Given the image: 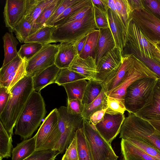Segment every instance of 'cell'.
Wrapping results in <instances>:
<instances>
[{
	"instance_id": "60",
	"label": "cell",
	"mask_w": 160,
	"mask_h": 160,
	"mask_svg": "<svg viewBox=\"0 0 160 160\" xmlns=\"http://www.w3.org/2000/svg\"><path fill=\"white\" fill-rule=\"evenodd\" d=\"M55 158H54L51 160H55Z\"/></svg>"
},
{
	"instance_id": "2",
	"label": "cell",
	"mask_w": 160,
	"mask_h": 160,
	"mask_svg": "<svg viewBox=\"0 0 160 160\" xmlns=\"http://www.w3.org/2000/svg\"><path fill=\"white\" fill-rule=\"evenodd\" d=\"M46 113L45 103L40 92L34 90L18 118L15 134L23 140L31 138Z\"/></svg>"
},
{
	"instance_id": "39",
	"label": "cell",
	"mask_w": 160,
	"mask_h": 160,
	"mask_svg": "<svg viewBox=\"0 0 160 160\" xmlns=\"http://www.w3.org/2000/svg\"><path fill=\"white\" fill-rule=\"evenodd\" d=\"M43 45L37 42L25 43L22 45L18 52V55L22 59L28 61L37 53Z\"/></svg>"
},
{
	"instance_id": "29",
	"label": "cell",
	"mask_w": 160,
	"mask_h": 160,
	"mask_svg": "<svg viewBox=\"0 0 160 160\" xmlns=\"http://www.w3.org/2000/svg\"><path fill=\"white\" fill-rule=\"evenodd\" d=\"M87 82L81 79L65 84L64 87L69 99H78L82 101Z\"/></svg>"
},
{
	"instance_id": "55",
	"label": "cell",
	"mask_w": 160,
	"mask_h": 160,
	"mask_svg": "<svg viewBox=\"0 0 160 160\" xmlns=\"http://www.w3.org/2000/svg\"><path fill=\"white\" fill-rule=\"evenodd\" d=\"M132 11L135 10L144 9L142 0H128Z\"/></svg>"
},
{
	"instance_id": "50",
	"label": "cell",
	"mask_w": 160,
	"mask_h": 160,
	"mask_svg": "<svg viewBox=\"0 0 160 160\" xmlns=\"http://www.w3.org/2000/svg\"><path fill=\"white\" fill-rule=\"evenodd\" d=\"M92 7V3L91 4L85 6L67 18L61 25L81 20L90 11Z\"/></svg>"
},
{
	"instance_id": "54",
	"label": "cell",
	"mask_w": 160,
	"mask_h": 160,
	"mask_svg": "<svg viewBox=\"0 0 160 160\" xmlns=\"http://www.w3.org/2000/svg\"><path fill=\"white\" fill-rule=\"evenodd\" d=\"M92 3L102 11L107 12L109 9L107 0H91Z\"/></svg>"
},
{
	"instance_id": "1",
	"label": "cell",
	"mask_w": 160,
	"mask_h": 160,
	"mask_svg": "<svg viewBox=\"0 0 160 160\" xmlns=\"http://www.w3.org/2000/svg\"><path fill=\"white\" fill-rule=\"evenodd\" d=\"M32 77L26 76L18 82L10 91L7 103L0 114V121L10 135L32 92Z\"/></svg>"
},
{
	"instance_id": "48",
	"label": "cell",
	"mask_w": 160,
	"mask_h": 160,
	"mask_svg": "<svg viewBox=\"0 0 160 160\" xmlns=\"http://www.w3.org/2000/svg\"><path fill=\"white\" fill-rule=\"evenodd\" d=\"M67 110L69 113L75 115H82L84 109L82 101L78 99H67Z\"/></svg>"
},
{
	"instance_id": "35",
	"label": "cell",
	"mask_w": 160,
	"mask_h": 160,
	"mask_svg": "<svg viewBox=\"0 0 160 160\" xmlns=\"http://www.w3.org/2000/svg\"><path fill=\"white\" fill-rule=\"evenodd\" d=\"M27 63L26 60L22 59V62L18 69L10 75L5 82L0 84V87L5 88L10 92L18 82L27 76L26 67Z\"/></svg>"
},
{
	"instance_id": "23",
	"label": "cell",
	"mask_w": 160,
	"mask_h": 160,
	"mask_svg": "<svg viewBox=\"0 0 160 160\" xmlns=\"http://www.w3.org/2000/svg\"><path fill=\"white\" fill-rule=\"evenodd\" d=\"M53 1L54 0H26L25 11L24 17L30 22L35 29L37 19L43 9Z\"/></svg>"
},
{
	"instance_id": "16",
	"label": "cell",
	"mask_w": 160,
	"mask_h": 160,
	"mask_svg": "<svg viewBox=\"0 0 160 160\" xmlns=\"http://www.w3.org/2000/svg\"><path fill=\"white\" fill-rule=\"evenodd\" d=\"M107 14L109 28L115 41L116 47L122 52L126 42L127 28L109 8L108 10Z\"/></svg>"
},
{
	"instance_id": "40",
	"label": "cell",
	"mask_w": 160,
	"mask_h": 160,
	"mask_svg": "<svg viewBox=\"0 0 160 160\" xmlns=\"http://www.w3.org/2000/svg\"><path fill=\"white\" fill-rule=\"evenodd\" d=\"M116 8L121 18L127 28L128 22L131 18L132 11L128 0H114Z\"/></svg>"
},
{
	"instance_id": "6",
	"label": "cell",
	"mask_w": 160,
	"mask_h": 160,
	"mask_svg": "<svg viewBox=\"0 0 160 160\" xmlns=\"http://www.w3.org/2000/svg\"><path fill=\"white\" fill-rule=\"evenodd\" d=\"M159 53L156 44L146 38L131 18L128 23L126 42L122 55L132 54L138 58L156 59Z\"/></svg>"
},
{
	"instance_id": "22",
	"label": "cell",
	"mask_w": 160,
	"mask_h": 160,
	"mask_svg": "<svg viewBox=\"0 0 160 160\" xmlns=\"http://www.w3.org/2000/svg\"><path fill=\"white\" fill-rule=\"evenodd\" d=\"M122 63L114 77L105 86L106 92H109L118 86L125 78L134 62L132 54L122 56Z\"/></svg>"
},
{
	"instance_id": "7",
	"label": "cell",
	"mask_w": 160,
	"mask_h": 160,
	"mask_svg": "<svg viewBox=\"0 0 160 160\" xmlns=\"http://www.w3.org/2000/svg\"><path fill=\"white\" fill-rule=\"evenodd\" d=\"M58 111L61 137L53 150L58 151L59 154L66 150L74 138L76 131L82 128L83 118L82 115L73 114L68 112L67 107H60Z\"/></svg>"
},
{
	"instance_id": "3",
	"label": "cell",
	"mask_w": 160,
	"mask_h": 160,
	"mask_svg": "<svg viewBox=\"0 0 160 160\" xmlns=\"http://www.w3.org/2000/svg\"><path fill=\"white\" fill-rule=\"evenodd\" d=\"M120 133L122 139L140 141L160 151V135L148 121L133 113L125 118Z\"/></svg>"
},
{
	"instance_id": "20",
	"label": "cell",
	"mask_w": 160,
	"mask_h": 160,
	"mask_svg": "<svg viewBox=\"0 0 160 160\" xmlns=\"http://www.w3.org/2000/svg\"><path fill=\"white\" fill-rule=\"evenodd\" d=\"M60 69L54 64L32 77L34 90L39 92L48 85L54 83Z\"/></svg>"
},
{
	"instance_id": "25",
	"label": "cell",
	"mask_w": 160,
	"mask_h": 160,
	"mask_svg": "<svg viewBox=\"0 0 160 160\" xmlns=\"http://www.w3.org/2000/svg\"><path fill=\"white\" fill-rule=\"evenodd\" d=\"M36 148L35 135L32 138L23 140L13 148L12 160H23L32 154L36 151Z\"/></svg>"
},
{
	"instance_id": "17",
	"label": "cell",
	"mask_w": 160,
	"mask_h": 160,
	"mask_svg": "<svg viewBox=\"0 0 160 160\" xmlns=\"http://www.w3.org/2000/svg\"><path fill=\"white\" fill-rule=\"evenodd\" d=\"M136 116L148 121L160 120V79L154 88L151 102L135 113Z\"/></svg>"
},
{
	"instance_id": "47",
	"label": "cell",
	"mask_w": 160,
	"mask_h": 160,
	"mask_svg": "<svg viewBox=\"0 0 160 160\" xmlns=\"http://www.w3.org/2000/svg\"><path fill=\"white\" fill-rule=\"evenodd\" d=\"M126 110L125 105L118 100L108 98V107L106 113L110 114L121 113L124 114Z\"/></svg>"
},
{
	"instance_id": "14",
	"label": "cell",
	"mask_w": 160,
	"mask_h": 160,
	"mask_svg": "<svg viewBox=\"0 0 160 160\" xmlns=\"http://www.w3.org/2000/svg\"><path fill=\"white\" fill-rule=\"evenodd\" d=\"M125 118L122 113L105 112L102 120L94 126L100 135L111 143L120 133Z\"/></svg>"
},
{
	"instance_id": "43",
	"label": "cell",
	"mask_w": 160,
	"mask_h": 160,
	"mask_svg": "<svg viewBox=\"0 0 160 160\" xmlns=\"http://www.w3.org/2000/svg\"><path fill=\"white\" fill-rule=\"evenodd\" d=\"M92 5L94 19L98 29L109 28L107 12L102 11L94 5Z\"/></svg>"
},
{
	"instance_id": "10",
	"label": "cell",
	"mask_w": 160,
	"mask_h": 160,
	"mask_svg": "<svg viewBox=\"0 0 160 160\" xmlns=\"http://www.w3.org/2000/svg\"><path fill=\"white\" fill-rule=\"evenodd\" d=\"M147 77L159 79L143 62L134 55L133 63L125 78L116 88L106 94L108 98L118 100L125 105L124 98L128 87L136 80Z\"/></svg>"
},
{
	"instance_id": "19",
	"label": "cell",
	"mask_w": 160,
	"mask_h": 160,
	"mask_svg": "<svg viewBox=\"0 0 160 160\" xmlns=\"http://www.w3.org/2000/svg\"><path fill=\"white\" fill-rule=\"evenodd\" d=\"M78 55L75 42H62L58 48L54 64L60 69L68 68L75 57Z\"/></svg>"
},
{
	"instance_id": "58",
	"label": "cell",
	"mask_w": 160,
	"mask_h": 160,
	"mask_svg": "<svg viewBox=\"0 0 160 160\" xmlns=\"http://www.w3.org/2000/svg\"><path fill=\"white\" fill-rule=\"evenodd\" d=\"M156 45L158 48L160 50V43H158L156 44Z\"/></svg>"
},
{
	"instance_id": "44",
	"label": "cell",
	"mask_w": 160,
	"mask_h": 160,
	"mask_svg": "<svg viewBox=\"0 0 160 160\" xmlns=\"http://www.w3.org/2000/svg\"><path fill=\"white\" fill-rule=\"evenodd\" d=\"M133 144L150 156L160 160V151L143 142L133 140H126Z\"/></svg>"
},
{
	"instance_id": "11",
	"label": "cell",
	"mask_w": 160,
	"mask_h": 160,
	"mask_svg": "<svg viewBox=\"0 0 160 160\" xmlns=\"http://www.w3.org/2000/svg\"><path fill=\"white\" fill-rule=\"evenodd\" d=\"M131 18L144 35L155 44L160 43V20L144 9L132 11Z\"/></svg>"
},
{
	"instance_id": "30",
	"label": "cell",
	"mask_w": 160,
	"mask_h": 160,
	"mask_svg": "<svg viewBox=\"0 0 160 160\" xmlns=\"http://www.w3.org/2000/svg\"><path fill=\"white\" fill-rule=\"evenodd\" d=\"M0 160L11 157L12 155V140L0 121Z\"/></svg>"
},
{
	"instance_id": "56",
	"label": "cell",
	"mask_w": 160,
	"mask_h": 160,
	"mask_svg": "<svg viewBox=\"0 0 160 160\" xmlns=\"http://www.w3.org/2000/svg\"><path fill=\"white\" fill-rule=\"evenodd\" d=\"M88 34L75 42V44L78 55L82 52L85 44Z\"/></svg>"
},
{
	"instance_id": "53",
	"label": "cell",
	"mask_w": 160,
	"mask_h": 160,
	"mask_svg": "<svg viewBox=\"0 0 160 160\" xmlns=\"http://www.w3.org/2000/svg\"><path fill=\"white\" fill-rule=\"evenodd\" d=\"M106 110V109L95 112L90 116L89 121L92 124L95 125L102 120Z\"/></svg>"
},
{
	"instance_id": "49",
	"label": "cell",
	"mask_w": 160,
	"mask_h": 160,
	"mask_svg": "<svg viewBox=\"0 0 160 160\" xmlns=\"http://www.w3.org/2000/svg\"><path fill=\"white\" fill-rule=\"evenodd\" d=\"M62 160H78L77 143L75 136L66 150Z\"/></svg>"
},
{
	"instance_id": "38",
	"label": "cell",
	"mask_w": 160,
	"mask_h": 160,
	"mask_svg": "<svg viewBox=\"0 0 160 160\" xmlns=\"http://www.w3.org/2000/svg\"><path fill=\"white\" fill-rule=\"evenodd\" d=\"M83 79L86 80L84 77L79 73L68 68H63L60 69L55 83L60 86Z\"/></svg>"
},
{
	"instance_id": "8",
	"label": "cell",
	"mask_w": 160,
	"mask_h": 160,
	"mask_svg": "<svg viewBox=\"0 0 160 160\" xmlns=\"http://www.w3.org/2000/svg\"><path fill=\"white\" fill-rule=\"evenodd\" d=\"M35 135L36 151L53 150L61 137L57 108L52 110L45 118Z\"/></svg>"
},
{
	"instance_id": "5",
	"label": "cell",
	"mask_w": 160,
	"mask_h": 160,
	"mask_svg": "<svg viewBox=\"0 0 160 160\" xmlns=\"http://www.w3.org/2000/svg\"><path fill=\"white\" fill-rule=\"evenodd\" d=\"M158 79L144 78L133 82L127 88L124 98L126 110L134 114L151 101Z\"/></svg>"
},
{
	"instance_id": "4",
	"label": "cell",
	"mask_w": 160,
	"mask_h": 160,
	"mask_svg": "<svg viewBox=\"0 0 160 160\" xmlns=\"http://www.w3.org/2000/svg\"><path fill=\"white\" fill-rule=\"evenodd\" d=\"M97 29L92 5L90 11L81 20L53 27L51 40L52 42H76Z\"/></svg>"
},
{
	"instance_id": "15",
	"label": "cell",
	"mask_w": 160,
	"mask_h": 160,
	"mask_svg": "<svg viewBox=\"0 0 160 160\" xmlns=\"http://www.w3.org/2000/svg\"><path fill=\"white\" fill-rule=\"evenodd\" d=\"M26 0H7L3 12L5 26L10 32L24 17Z\"/></svg>"
},
{
	"instance_id": "27",
	"label": "cell",
	"mask_w": 160,
	"mask_h": 160,
	"mask_svg": "<svg viewBox=\"0 0 160 160\" xmlns=\"http://www.w3.org/2000/svg\"><path fill=\"white\" fill-rule=\"evenodd\" d=\"M105 92L104 85L100 94L95 99L88 104L84 105L83 111L82 114L83 118L89 121L90 116L94 113L107 108L108 98Z\"/></svg>"
},
{
	"instance_id": "13",
	"label": "cell",
	"mask_w": 160,
	"mask_h": 160,
	"mask_svg": "<svg viewBox=\"0 0 160 160\" xmlns=\"http://www.w3.org/2000/svg\"><path fill=\"white\" fill-rule=\"evenodd\" d=\"M58 48V44L43 45L37 53L27 61V75L32 77L54 64Z\"/></svg>"
},
{
	"instance_id": "12",
	"label": "cell",
	"mask_w": 160,
	"mask_h": 160,
	"mask_svg": "<svg viewBox=\"0 0 160 160\" xmlns=\"http://www.w3.org/2000/svg\"><path fill=\"white\" fill-rule=\"evenodd\" d=\"M122 51L115 47L100 60L97 66L93 80L102 82L104 85L114 77L122 62Z\"/></svg>"
},
{
	"instance_id": "42",
	"label": "cell",
	"mask_w": 160,
	"mask_h": 160,
	"mask_svg": "<svg viewBox=\"0 0 160 160\" xmlns=\"http://www.w3.org/2000/svg\"><path fill=\"white\" fill-rule=\"evenodd\" d=\"M79 0H62V1L54 13L48 20L46 26L53 27L54 24L57 18L61 15L68 7Z\"/></svg>"
},
{
	"instance_id": "37",
	"label": "cell",
	"mask_w": 160,
	"mask_h": 160,
	"mask_svg": "<svg viewBox=\"0 0 160 160\" xmlns=\"http://www.w3.org/2000/svg\"><path fill=\"white\" fill-rule=\"evenodd\" d=\"M62 0H54L43 9L36 20V29L46 26L48 20L59 6Z\"/></svg>"
},
{
	"instance_id": "33",
	"label": "cell",
	"mask_w": 160,
	"mask_h": 160,
	"mask_svg": "<svg viewBox=\"0 0 160 160\" xmlns=\"http://www.w3.org/2000/svg\"><path fill=\"white\" fill-rule=\"evenodd\" d=\"M52 28L53 27L47 26L38 29L28 37L24 42H37L43 46L52 43L51 34Z\"/></svg>"
},
{
	"instance_id": "46",
	"label": "cell",
	"mask_w": 160,
	"mask_h": 160,
	"mask_svg": "<svg viewBox=\"0 0 160 160\" xmlns=\"http://www.w3.org/2000/svg\"><path fill=\"white\" fill-rule=\"evenodd\" d=\"M144 9L160 20V0H142Z\"/></svg>"
},
{
	"instance_id": "41",
	"label": "cell",
	"mask_w": 160,
	"mask_h": 160,
	"mask_svg": "<svg viewBox=\"0 0 160 160\" xmlns=\"http://www.w3.org/2000/svg\"><path fill=\"white\" fill-rule=\"evenodd\" d=\"M22 62V59L18 55L14 59L0 69V84L5 82L8 76L16 71Z\"/></svg>"
},
{
	"instance_id": "36",
	"label": "cell",
	"mask_w": 160,
	"mask_h": 160,
	"mask_svg": "<svg viewBox=\"0 0 160 160\" xmlns=\"http://www.w3.org/2000/svg\"><path fill=\"white\" fill-rule=\"evenodd\" d=\"M91 0H79L67 8L56 20L53 27L61 25L68 18L85 6L91 4Z\"/></svg>"
},
{
	"instance_id": "18",
	"label": "cell",
	"mask_w": 160,
	"mask_h": 160,
	"mask_svg": "<svg viewBox=\"0 0 160 160\" xmlns=\"http://www.w3.org/2000/svg\"><path fill=\"white\" fill-rule=\"evenodd\" d=\"M96 59L91 56L86 58L76 55L72 61L68 68L84 77L88 80L94 79L96 73Z\"/></svg>"
},
{
	"instance_id": "21",
	"label": "cell",
	"mask_w": 160,
	"mask_h": 160,
	"mask_svg": "<svg viewBox=\"0 0 160 160\" xmlns=\"http://www.w3.org/2000/svg\"><path fill=\"white\" fill-rule=\"evenodd\" d=\"M98 30L99 35L95 59L97 66L105 55L116 47L115 41L110 28Z\"/></svg>"
},
{
	"instance_id": "52",
	"label": "cell",
	"mask_w": 160,
	"mask_h": 160,
	"mask_svg": "<svg viewBox=\"0 0 160 160\" xmlns=\"http://www.w3.org/2000/svg\"><path fill=\"white\" fill-rule=\"evenodd\" d=\"M10 92L4 87H0V114L4 110L8 100Z\"/></svg>"
},
{
	"instance_id": "59",
	"label": "cell",
	"mask_w": 160,
	"mask_h": 160,
	"mask_svg": "<svg viewBox=\"0 0 160 160\" xmlns=\"http://www.w3.org/2000/svg\"><path fill=\"white\" fill-rule=\"evenodd\" d=\"M158 49L159 50V52H160V55H159V56L158 58H157L156 59L158 60L160 62V50L158 48Z\"/></svg>"
},
{
	"instance_id": "9",
	"label": "cell",
	"mask_w": 160,
	"mask_h": 160,
	"mask_svg": "<svg viewBox=\"0 0 160 160\" xmlns=\"http://www.w3.org/2000/svg\"><path fill=\"white\" fill-rule=\"evenodd\" d=\"M82 129L89 147L93 160H117L111 145L88 120L83 118Z\"/></svg>"
},
{
	"instance_id": "24",
	"label": "cell",
	"mask_w": 160,
	"mask_h": 160,
	"mask_svg": "<svg viewBox=\"0 0 160 160\" xmlns=\"http://www.w3.org/2000/svg\"><path fill=\"white\" fill-rule=\"evenodd\" d=\"M121 146L124 160H158L125 140L121 139Z\"/></svg>"
},
{
	"instance_id": "31",
	"label": "cell",
	"mask_w": 160,
	"mask_h": 160,
	"mask_svg": "<svg viewBox=\"0 0 160 160\" xmlns=\"http://www.w3.org/2000/svg\"><path fill=\"white\" fill-rule=\"evenodd\" d=\"M104 86L102 82L93 79L88 80L82 100L83 105L88 104L95 99L100 94Z\"/></svg>"
},
{
	"instance_id": "26",
	"label": "cell",
	"mask_w": 160,
	"mask_h": 160,
	"mask_svg": "<svg viewBox=\"0 0 160 160\" xmlns=\"http://www.w3.org/2000/svg\"><path fill=\"white\" fill-rule=\"evenodd\" d=\"M4 57L2 67L14 59L18 55L17 46L18 42L12 33L6 32L2 37Z\"/></svg>"
},
{
	"instance_id": "28",
	"label": "cell",
	"mask_w": 160,
	"mask_h": 160,
	"mask_svg": "<svg viewBox=\"0 0 160 160\" xmlns=\"http://www.w3.org/2000/svg\"><path fill=\"white\" fill-rule=\"evenodd\" d=\"M78 160H93L89 147L82 128L75 132Z\"/></svg>"
},
{
	"instance_id": "32",
	"label": "cell",
	"mask_w": 160,
	"mask_h": 160,
	"mask_svg": "<svg viewBox=\"0 0 160 160\" xmlns=\"http://www.w3.org/2000/svg\"><path fill=\"white\" fill-rule=\"evenodd\" d=\"M99 32L96 29L88 34L83 50L79 55L81 58H85L91 56L96 59Z\"/></svg>"
},
{
	"instance_id": "51",
	"label": "cell",
	"mask_w": 160,
	"mask_h": 160,
	"mask_svg": "<svg viewBox=\"0 0 160 160\" xmlns=\"http://www.w3.org/2000/svg\"><path fill=\"white\" fill-rule=\"evenodd\" d=\"M153 72L156 74L160 79V62L152 58H138Z\"/></svg>"
},
{
	"instance_id": "34",
	"label": "cell",
	"mask_w": 160,
	"mask_h": 160,
	"mask_svg": "<svg viewBox=\"0 0 160 160\" xmlns=\"http://www.w3.org/2000/svg\"><path fill=\"white\" fill-rule=\"evenodd\" d=\"M37 30L24 17L14 28V32L17 39L21 43H22Z\"/></svg>"
},
{
	"instance_id": "57",
	"label": "cell",
	"mask_w": 160,
	"mask_h": 160,
	"mask_svg": "<svg viewBox=\"0 0 160 160\" xmlns=\"http://www.w3.org/2000/svg\"><path fill=\"white\" fill-rule=\"evenodd\" d=\"M160 135V120L148 121Z\"/></svg>"
},
{
	"instance_id": "45",
	"label": "cell",
	"mask_w": 160,
	"mask_h": 160,
	"mask_svg": "<svg viewBox=\"0 0 160 160\" xmlns=\"http://www.w3.org/2000/svg\"><path fill=\"white\" fill-rule=\"evenodd\" d=\"M56 152L52 150H37L23 160H51L59 154Z\"/></svg>"
}]
</instances>
